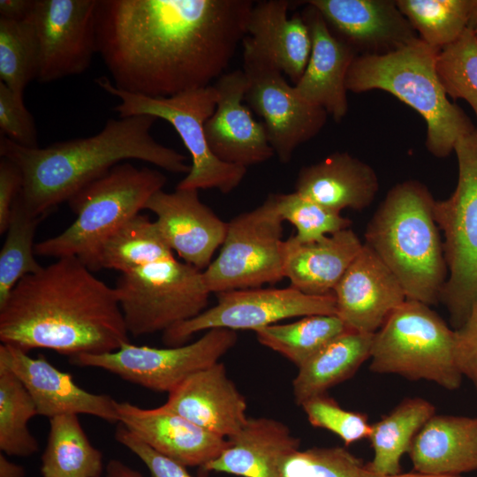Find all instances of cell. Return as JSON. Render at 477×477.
<instances>
[{
  "instance_id": "obj_43",
  "label": "cell",
  "mask_w": 477,
  "mask_h": 477,
  "mask_svg": "<svg viewBox=\"0 0 477 477\" xmlns=\"http://www.w3.org/2000/svg\"><path fill=\"white\" fill-rule=\"evenodd\" d=\"M115 436L144 463L151 477H193L186 466L155 451L121 424Z\"/></svg>"
},
{
  "instance_id": "obj_1",
  "label": "cell",
  "mask_w": 477,
  "mask_h": 477,
  "mask_svg": "<svg viewBox=\"0 0 477 477\" xmlns=\"http://www.w3.org/2000/svg\"><path fill=\"white\" fill-rule=\"evenodd\" d=\"M250 0H98L97 53L116 87L168 97L210 86L246 34Z\"/></svg>"
},
{
  "instance_id": "obj_37",
  "label": "cell",
  "mask_w": 477,
  "mask_h": 477,
  "mask_svg": "<svg viewBox=\"0 0 477 477\" xmlns=\"http://www.w3.org/2000/svg\"><path fill=\"white\" fill-rule=\"evenodd\" d=\"M39 45L35 28L27 18H0V80L14 94L23 97L27 85L37 79Z\"/></svg>"
},
{
  "instance_id": "obj_23",
  "label": "cell",
  "mask_w": 477,
  "mask_h": 477,
  "mask_svg": "<svg viewBox=\"0 0 477 477\" xmlns=\"http://www.w3.org/2000/svg\"><path fill=\"white\" fill-rule=\"evenodd\" d=\"M301 16L310 33L312 49L305 72L294 88L305 101L323 109L339 122L348 111L345 80L357 54L331 32L314 6L307 4Z\"/></svg>"
},
{
  "instance_id": "obj_20",
  "label": "cell",
  "mask_w": 477,
  "mask_h": 477,
  "mask_svg": "<svg viewBox=\"0 0 477 477\" xmlns=\"http://www.w3.org/2000/svg\"><path fill=\"white\" fill-rule=\"evenodd\" d=\"M333 293L337 314L348 329L371 334L406 299L398 278L365 244Z\"/></svg>"
},
{
  "instance_id": "obj_33",
  "label": "cell",
  "mask_w": 477,
  "mask_h": 477,
  "mask_svg": "<svg viewBox=\"0 0 477 477\" xmlns=\"http://www.w3.org/2000/svg\"><path fill=\"white\" fill-rule=\"evenodd\" d=\"M348 329L337 314H314L292 323L266 326L255 333L262 345L299 367Z\"/></svg>"
},
{
  "instance_id": "obj_47",
  "label": "cell",
  "mask_w": 477,
  "mask_h": 477,
  "mask_svg": "<svg viewBox=\"0 0 477 477\" xmlns=\"http://www.w3.org/2000/svg\"><path fill=\"white\" fill-rule=\"evenodd\" d=\"M107 477H143L138 471L117 459H111L106 467Z\"/></svg>"
},
{
  "instance_id": "obj_48",
  "label": "cell",
  "mask_w": 477,
  "mask_h": 477,
  "mask_svg": "<svg viewBox=\"0 0 477 477\" xmlns=\"http://www.w3.org/2000/svg\"><path fill=\"white\" fill-rule=\"evenodd\" d=\"M23 466L10 461L4 453H0V477H25Z\"/></svg>"
},
{
  "instance_id": "obj_24",
  "label": "cell",
  "mask_w": 477,
  "mask_h": 477,
  "mask_svg": "<svg viewBox=\"0 0 477 477\" xmlns=\"http://www.w3.org/2000/svg\"><path fill=\"white\" fill-rule=\"evenodd\" d=\"M291 5L287 0L254 4L242 42L267 57L295 85L308 63L312 42L301 14L289 17Z\"/></svg>"
},
{
  "instance_id": "obj_27",
  "label": "cell",
  "mask_w": 477,
  "mask_h": 477,
  "mask_svg": "<svg viewBox=\"0 0 477 477\" xmlns=\"http://www.w3.org/2000/svg\"><path fill=\"white\" fill-rule=\"evenodd\" d=\"M363 244L350 228L321 240L299 243L285 240L284 277L292 287L308 295L333 293Z\"/></svg>"
},
{
  "instance_id": "obj_51",
  "label": "cell",
  "mask_w": 477,
  "mask_h": 477,
  "mask_svg": "<svg viewBox=\"0 0 477 477\" xmlns=\"http://www.w3.org/2000/svg\"><path fill=\"white\" fill-rule=\"evenodd\" d=\"M473 33H474V34H475V36L477 38V27L475 29H473Z\"/></svg>"
},
{
  "instance_id": "obj_4",
  "label": "cell",
  "mask_w": 477,
  "mask_h": 477,
  "mask_svg": "<svg viewBox=\"0 0 477 477\" xmlns=\"http://www.w3.org/2000/svg\"><path fill=\"white\" fill-rule=\"evenodd\" d=\"M435 203L422 183L400 182L387 193L365 231V245L395 275L406 299L428 306L440 301L448 278Z\"/></svg>"
},
{
  "instance_id": "obj_22",
  "label": "cell",
  "mask_w": 477,
  "mask_h": 477,
  "mask_svg": "<svg viewBox=\"0 0 477 477\" xmlns=\"http://www.w3.org/2000/svg\"><path fill=\"white\" fill-rule=\"evenodd\" d=\"M216 435L228 439L246 424V400L217 362L186 378L163 405Z\"/></svg>"
},
{
  "instance_id": "obj_15",
  "label": "cell",
  "mask_w": 477,
  "mask_h": 477,
  "mask_svg": "<svg viewBox=\"0 0 477 477\" xmlns=\"http://www.w3.org/2000/svg\"><path fill=\"white\" fill-rule=\"evenodd\" d=\"M97 2L34 0L30 18L39 45V82L78 75L89 68L97 53Z\"/></svg>"
},
{
  "instance_id": "obj_9",
  "label": "cell",
  "mask_w": 477,
  "mask_h": 477,
  "mask_svg": "<svg viewBox=\"0 0 477 477\" xmlns=\"http://www.w3.org/2000/svg\"><path fill=\"white\" fill-rule=\"evenodd\" d=\"M458 182L452 194L435 201V219L444 233L448 278L441 293L453 329L467 320L477 301V129L459 138L454 150Z\"/></svg>"
},
{
  "instance_id": "obj_44",
  "label": "cell",
  "mask_w": 477,
  "mask_h": 477,
  "mask_svg": "<svg viewBox=\"0 0 477 477\" xmlns=\"http://www.w3.org/2000/svg\"><path fill=\"white\" fill-rule=\"evenodd\" d=\"M454 331L457 365L477 390V301L466 322Z\"/></svg>"
},
{
  "instance_id": "obj_19",
  "label": "cell",
  "mask_w": 477,
  "mask_h": 477,
  "mask_svg": "<svg viewBox=\"0 0 477 477\" xmlns=\"http://www.w3.org/2000/svg\"><path fill=\"white\" fill-rule=\"evenodd\" d=\"M144 209L156 216L155 223L170 249L200 270L208 268L225 238L228 223L201 201L198 190H160Z\"/></svg>"
},
{
  "instance_id": "obj_49",
  "label": "cell",
  "mask_w": 477,
  "mask_h": 477,
  "mask_svg": "<svg viewBox=\"0 0 477 477\" xmlns=\"http://www.w3.org/2000/svg\"><path fill=\"white\" fill-rule=\"evenodd\" d=\"M360 477H464L462 475H437V474H428V473H423L419 472H413V473H400L398 474L394 475H382V474H377L375 473H372L366 469L364 466V469L362 471Z\"/></svg>"
},
{
  "instance_id": "obj_42",
  "label": "cell",
  "mask_w": 477,
  "mask_h": 477,
  "mask_svg": "<svg viewBox=\"0 0 477 477\" xmlns=\"http://www.w3.org/2000/svg\"><path fill=\"white\" fill-rule=\"evenodd\" d=\"M0 130L1 135L22 147H39L34 119L26 108L23 97L14 94L1 81Z\"/></svg>"
},
{
  "instance_id": "obj_31",
  "label": "cell",
  "mask_w": 477,
  "mask_h": 477,
  "mask_svg": "<svg viewBox=\"0 0 477 477\" xmlns=\"http://www.w3.org/2000/svg\"><path fill=\"white\" fill-rule=\"evenodd\" d=\"M172 252L155 221L138 214L103 241L88 269H114L122 274L173 257Z\"/></svg>"
},
{
  "instance_id": "obj_35",
  "label": "cell",
  "mask_w": 477,
  "mask_h": 477,
  "mask_svg": "<svg viewBox=\"0 0 477 477\" xmlns=\"http://www.w3.org/2000/svg\"><path fill=\"white\" fill-rule=\"evenodd\" d=\"M38 415L36 405L21 381L0 366V450L10 456L35 453L38 443L27 427Z\"/></svg>"
},
{
  "instance_id": "obj_26",
  "label": "cell",
  "mask_w": 477,
  "mask_h": 477,
  "mask_svg": "<svg viewBox=\"0 0 477 477\" xmlns=\"http://www.w3.org/2000/svg\"><path fill=\"white\" fill-rule=\"evenodd\" d=\"M228 447L201 468L242 477H281V459L299 448L300 440L283 422L249 418L242 430L228 439Z\"/></svg>"
},
{
  "instance_id": "obj_39",
  "label": "cell",
  "mask_w": 477,
  "mask_h": 477,
  "mask_svg": "<svg viewBox=\"0 0 477 477\" xmlns=\"http://www.w3.org/2000/svg\"><path fill=\"white\" fill-rule=\"evenodd\" d=\"M277 211L283 221L295 226L293 236L299 243H311L350 228L352 222L340 213L330 210L298 193H273Z\"/></svg>"
},
{
  "instance_id": "obj_16",
  "label": "cell",
  "mask_w": 477,
  "mask_h": 477,
  "mask_svg": "<svg viewBox=\"0 0 477 477\" xmlns=\"http://www.w3.org/2000/svg\"><path fill=\"white\" fill-rule=\"evenodd\" d=\"M331 32L357 56L395 51L418 34L399 11L396 0H308Z\"/></svg>"
},
{
  "instance_id": "obj_6",
  "label": "cell",
  "mask_w": 477,
  "mask_h": 477,
  "mask_svg": "<svg viewBox=\"0 0 477 477\" xmlns=\"http://www.w3.org/2000/svg\"><path fill=\"white\" fill-rule=\"evenodd\" d=\"M166 182L157 170L117 164L68 201L76 219L60 234L35 244V254L76 257L88 268L103 241L140 214Z\"/></svg>"
},
{
  "instance_id": "obj_5",
  "label": "cell",
  "mask_w": 477,
  "mask_h": 477,
  "mask_svg": "<svg viewBox=\"0 0 477 477\" xmlns=\"http://www.w3.org/2000/svg\"><path fill=\"white\" fill-rule=\"evenodd\" d=\"M439 50L418 37L385 55L357 56L345 86L353 93L383 90L410 106L427 124L428 152L443 158L459 138L477 128L444 91L436 72Z\"/></svg>"
},
{
  "instance_id": "obj_25",
  "label": "cell",
  "mask_w": 477,
  "mask_h": 477,
  "mask_svg": "<svg viewBox=\"0 0 477 477\" xmlns=\"http://www.w3.org/2000/svg\"><path fill=\"white\" fill-rule=\"evenodd\" d=\"M379 180L375 170L347 152H334L300 169L295 192L330 210H363L375 200Z\"/></svg>"
},
{
  "instance_id": "obj_3",
  "label": "cell",
  "mask_w": 477,
  "mask_h": 477,
  "mask_svg": "<svg viewBox=\"0 0 477 477\" xmlns=\"http://www.w3.org/2000/svg\"><path fill=\"white\" fill-rule=\"evenodd\" d=\"M158 118L136 115L108 119L96 134L25 148L0 137V155L23 174L19 199L37 216H48L86 186L125 160H140L173 173H188L186 157L156 141L150 130Z\"/></svg>"
},
{
  "instance_id": "obj_13",
  "label": "cell",
  "mask_w": 477,
  "mask_h": 477,
  "mask_svg": "<svg viewBox=\"0 0 477 477\" xmlns=\"http://www.w3.org/2000/svg\"><path fill=\"white\" fill-rule=\"evenodd\" d=\"M245 101L263 119L268 138L280 162L289 163L301 144L316 136L328 113L296 92L284 74L267 57L243 43Z\"/></svg>"
},
{
  "instance_id": "obj_50",
  "label": "cell",
  "mask_w": 477,
  "mask_h": 477,
  "mask_svg": "<svg viewBox=\"0 0 477 477\" xmlns=\"http://www.w3.org/2000/svg\"><path fill=\"white\" fill-rule=\"evenodd\" d=\"M477 27V0H472L467 28L473 30Z\"/></svg>"
},
{
  "instance_id": "obj_41",
  "label": "cell",
  "mask_w": 477,
  "mask_h": 477,
  "mask_svg": "<svg viewBox=\"0 0 477 477\" xmlns=\"http://www.w3.org/2000/svg\"><path fill=\"white\" fill-rule=\"evenodd\" d=\"M300 406L312 426L334 433L346 446L370 435L367 414L344 409L327 393L312 397Z\"/></svg>"
},
{
  "instance_id": "obj_12",
  "label": "cell",
  "mask_w": 477,
  "mask_h": 477,
  "mask_svg": "<svg viewBox=\"0 0 477 477\" xmlns=\"http://www.w3.org/2000/svg\"><path fill=\"white\" fill-rule=\"evenodd\" d=\"M238 341L235 330L211 329L196 341L178 346L155 348L129 343L100 354L70 357L78 367L101 368L143 388L171 392L193 374L218 362Z\"/></svg>"
},
{
  "instance_id": "obj_11",
  "label": "cell",
  "mask_w": 477,
  "mask_h": 477,
  "mask_svg": "<svg viewBox=\"0 0 477 477\" xmlns=\"http://www.w3.org/2000/svg\"><path fill=\"white\" fill-rule=\"evenodd\" d=\"M283 222L273 194L232 218L218 256L203 270L210 292L260 288L284 278Z\"/></svg>"
},
{
  "instance_id": "obj_14",
  "label": "cell",
  "mask_w": 477,
  "mask_h": 477,
  "mask_svg": "<svg viewBox=\"0 0 477 477\" xmlns=\"http://www.w3.org/2000/svg\"><path fill=\"white\" fill-rule=\"evenodd\" d=\"M216 298L214 307L165 330L163 342L178 346L193 334L211 329L255 331L288 318L337 314L334 293L308 295L292 286L231 290L216 293Z\"/></svg>"
},
{
  "instance_id": "obj_40",
  "label": "cell",
  "mask_w": 477,
  "mask_h": 477,
  "mask_svg": "<svg viewBox=\"0 0 477 477\" xmlns=\"http://www.w3.org/2000/svg\"><path fill=\"white\" fill-rule=\"evenodd\" d=\"M364 466L344 447H314L284 456L279 472L281 477H360Z\"/></svg>"
},
{
  "instance_id": "obj_36",
  "label": "cell",
  "mask_w": 477,
  "mask_h": 477,
  "mask_svg": "<svg viewBox=\"0 0 477 477\" xmlns=\"http://www.w3.org/2000/svg\"><path fill=\"white\" fill-rule=\"evenodd\" d=\"M418 36L441 49L466 29L472 0H396Z\"/></svg>"
},
{
  "instance_id": "obj_38",
  "label": "cell",
  "mask_w": 477,
  "mask_h": 477,
  "mask_svg": "<svg viewBox=\"0 0 477 477\" xmlns=\"http://www.w3.org/2000/svg\"><path fill=\"white\" fill-rule=\"evenodd\" d=\"M436 72L448 96L466 100L477 119V38L473 30L467 28L439 50Z\"/></svg>"
},
{
  "instance_id": "obj_21",
  "label": "cell",
  "mask_w": 477,
  "mask_h": 477,
  "mask_svg": "<svg viewBox=\"0 0 477 477\" xmlns=\"http://www.w3.org/2000/svg\"><path fill=\"white\" fill-rule=\"evenodd\" d=\"M118 423L160 454L186 466L202 468L229 441L198 427L163 405L145 409L117 402Z\"/></svg>"
},
{
  "instance_id": "obj_10",
  "label": "cell",
  "mask_w": 477,
  "mask_h": 477,
  "mask_svg": "<svg viewBox=\"0 0 477 477\" xmlns=\"http://www.w3.org/2000/svg\"><path fill=\"white\" fill-rule=\"evenodd\" d=\"M114 288L133 337L164 332L196 317L211 293L203 271L174 256L120 274Z\"/></svg>"
},
{
  "instance_id": "obj_45",
  "label": "cell",
  "mask_w": 477,
  "mask_h": 477,
  "mask_svg": "<svg viewBox=\"0 0 477 477\" xmlns=\"http://www.w3.org/2000/svg\"><path fill=\"white\" fill-rule=\"evenodd\" d=\"M23 186V174L11 160H0V233H5L12 205Z\"/></svg>"
},
{
  "instance_id": "obj_17",
  "label": "cell",
  "mask_w": 477,
  "mask_h": 477,
  "mask_svg": "<svg viewBox=\"0 0 477 477\" xmlns=\"http://www.w3.org/2000/svg\"><path fill=\"white\" fill-rule=\"evenodd\" d=\"M0 366L11 370L31 395L38 415L52 419L64 414H89L118 423L117 403L111 397L87 391L69 373L44 357L33 358L13 345L1 344Z\"/></svg>"
},
{
  "instance_id": "obj_8",
  "label": "cell",
  "mask_w": 477,
  "mask_h": 477,
  "mask_svg": "<svg viewBox=\"0 0 477 477\" xmlns=\"http://www.w3.org/2000/svg\"><path fill=\"white\" fill-rule=\"evenodd\" d=\"M95 83L119 99L113 110L119 117L148 115L169 122L192 158L189 172L178 184L179 189H217L229 193L237 188L246 168L221 161L210 149L205 124L215 111L218 95L214 85L185 91L168 97H150L121 90L106 77Z\"/></svg>"
},
{
  "instance_id": "obj_32",
  "label": "cell",
  "mask_w": 477,
  "mask_h": 477,
  "mask_svg": "<svg viewBox=\"0 0 477 477\" xmlns=\"http://www.w3.org/2000/svg\"><path fill=\"white\" fill-rule=\"evenodd\" d=\"M47 445L42 456L43 477H100L102 454L93 446L77 414L49 419Z\"/></svg>"
},
{
  "instance_id": "obj_18",
  "label": "cell",
  "mask_w": 477,
  "mask_h": 477,
  "mask_svg": "<svg viewBox=\"0 0 477 477\" xmlns=\"http://www.w3.org/2000/svg\"><path fill=\"white\" fill-rule=\"evenodd\" d=\"M218 99L205 133L212 152L223 162L247 168L274 155L264 125L256 121L245 102L243 70L223 73L214 85Z\"/></svg>"
},
{
  "instance_id": "obj_7",
  "label": "cell",
  "mask_w": 477,
  "mask_h": 477,
  "mask_svg": "<svg viewBox=\"0 0 477 477\" xmlns=\"http://www.w3.org/2000/svg\"><path fill=\"white\" fill-rule=\"evenodd\" d=\"M369 369L453 390L463 375L455 357V331L430 306L405 299L374 333Z\"/></svg>"
},
{
  "instance_id": "obj_29",
  "label": "cell",
  "mask_w": 477,
  "mask_h": 477,
  "mask_svg": "<svg viewBox=\"0 0 477 477\" xmlns=\"http://www.w3.org/2000/svg\"><path fill=\"white\" fill-rule=\"evenodd\" d=\"M373 336L348 329L299 367L292 382L296 404L301 405L351 378L370 358Z\"/></svg>"
},
{
  "instance_id": "obj_46",
  "label": "cell",
  "mask_w": 477,
  "mask_h": 477,
  "mask_svg": "<svg viewBox=\"0 0 477 477\" xmlns=\"http://www.w3.org/2000/svg\"><path fill=\"white\" fill-rule=\"evenodd\" d=\"M34 0H1L0 18L24 20L30 17Z\"/></svg>"
},
{
  "instance_id": "obj_34",
  "label": "cell",
  "mask_w": 477,
  "mask_h": 477,
  "mask_svg": "<svg viewBox=\"0 0 477 477\" xmlns=\"http://www.w3.org/2000/svg\"><path fill=\"white\" fill-rule=\"evenodd\" d=\"M45 216L29 211L18 195L0 251V307L24 276L43 267L34 258V238L37 226Z\"/></svg>"
},
{
  "instance_id": "obj_2",
  "label": "cell",
  "mask_w": 477,
  "mask_h": 477,
  "mask_svg": "<svg viewBox=\"0 0 477 477\" xmlns=\"http://www.w3.org/2000/svg\"><path fill=\"white\" fill-rule=\"evenodd\" d=\"M0 340L28 352L72 357L110 352L129 343L114 287L76 257H61L24 276L0 307Z\"/></svg>"
},
{
  "instance_id": "obj_28",
  "label": "cell",
  "mask_w": 477,
  "mask_h": 477,
  "mask_svg": "<svg viewBox=\"0 0 477 477\" xmlns=\"http://www.w3.org/2000/svg\"><path fill=\"white\" fill-rule=\"evenodd\" d=\"M408 454L416 472L461 475L477 470V416L433 415Z\"/></svg>"
},
{
  "instance_id": "obj_30",
  "label": "cell",
  "mask_w": 477,
  "mask_h": 477,
  "mask_svg": "<svg viewBox=\"0 0 477 477\" xmlns=\"http://www.w3.org/2000/svg\"><path fill=\"white\" fill-rule=\"evenodd\" d=\"M435 414V406L421 398L401 401L389 414L371 424L368 437L374 456L367 470L382 475L401 473V458L423 425Z\"/></svg>"
}]
</instances>
